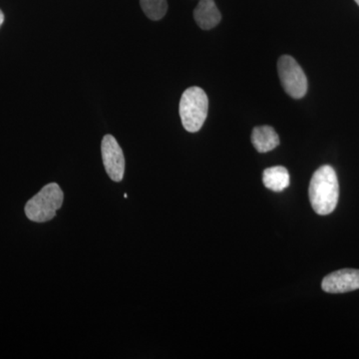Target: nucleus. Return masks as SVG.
<instances>
[{
    "label": "nucleus",
    "mask_w": 359,
    "mask_h": 359,
    "mask_svg": "<svg viewBox=\"0 0 359 359\" xmlns=\"http://www.w3.org/2000/svg\"><path fill=\"white\" fill-rule=\"evenodd\" d=\"M309 195L316 214L327 216L334 211L339 203V185L334 168L325 165L314 172L309 183Z\"/></svg>",
    "instance_id": "1"
},
{
    "label": "nucleus",
    "mask_w": 359,
    "mask_h": 359,
    "mask_svg": "<svg viewBox=\"0 0 359 359\" xmlns=\"http://www.w3.org/2000/svg\"><path fill=\"white\" fill-rule=\"evenodd\" d=\"M209 99L200 87H190L180 100L179 113L184 128L191 133L200 131L207 119Z\"/></svg>",
    "instance_id": "2"
},
{
    "label": "nucleus",
    "mask_w": 359,
    "mask_h": 359,
    "mask_svg": "<svg viewBox=\"0 0 359 359\" xmlns=\"http://www.w3.org/2000/svg\"><path fill=\"white\" fill-rule=\"evenodd\" d=\"M63 201L65 195L58 184H48L26 203V217L35 223L51 221L55 218L56 212L62 207Z\"/></svg>",
    "instance_id": "3"
},
{
    "label": "nucleus",
    "mask_w": 359,
    "mask_h": 359,
    "mask_svg": "<svg viewBox=\"0 0 359 359\" xmlns=\"http://www.w3.org/2000/svg\"><path fill=\"white\" fill-rule=\"evenodd\" d=\"M278 77L283 89L290 97L301 99L308 92V78L294 57L283 55L278 61Z\"/></svg>",
    "instance_id": "4"
},
{
    "label": "nucleus",
    "mask_w": 359,
    "mask_h": 359,
    "mask_svg": "<svg viewBox=\"0 0 359 359\" xmlns=\"http://www.w3.org/2000/svg\"><path fill=\"white\" fill-rule=\"evenodd\" d=\"M101 152L104 167L109 178L114 182H121L125 173V158L122 148L112 135H105Z\"/></svg>",
    "instance_id": "5"
},
{
    "label": "nucleus",
    "mask_w": 359,
    "mask_h": 359,
    "mask_svg": "<svg viewBox=\"0 0 359 359\" xmlns=\"http://www.w3.org/2000/svg\"><path fill=\"white\" fill-rule=\"evenodd\" d=\"M321 287L328 294H344L359 290V269H344L325 276Z\"/></svg>",
    "instance_id": "6"
},
{
    "label": "nucleus",
    "mask_w": 359,
    "mask_h": 359,
    "mask_svg": "<svg viewBox=\"0 0 359 359\" xmlns=\"http://www.w3.org/2000/svg\"><path fill=\"white\" fill-rule=\"evenodd\" d=\"M194 18L202 29L210 30L221 22L222 15L215 0H200L194 11Z\"/></svg>",
    "instance_id": "7"
},
{
    "label": "nucleus",
    "mask_w": 359,
    "mask_h": 359,
    "mask_svg": "<svg viewBox=\"0 0 359 359\" xmlns=\"http://www.w3.org/2000/svg\"><path fill=\"white\" fill-rule=\"evenodd\" d=\"M252 143L257 152L268 153L280 145V137L273 127L264 125L252 130Z\"/></svg>",
    "instance_id": "8"
},
{
    "label": "nucleus",
    "mask_w": 359,
    "mask_h": 359,
    "mask_svg": "<svg viewBox=\"0 0 359 359\" xmlns=\"http://www.w3.org/2000/svg\"><path fill=\"white\" fill-rule=\"evenodd\" d=\"M263 183L273 192H282L290 186L289 171L283 166L268 168L263 173Z\"/></svg>",
    "instance_id": "9"
},
{
    "label": "nucleus",
    "mask_w": 359,
    "mask_h": 359,
    "mask_svg": "<svg viewBox=\"0 0 359 359\" xmlns=\"http://www.w3.org/2000/svg\"><path fill=\"white\" fill-rule=\"evenodd\" d=\"M142 11L151 20H161L166 15L167 0H140Z\"/></svg>",
    "instance_id": "10"
},
{
    "label": "nucleus",
    "mask_w": 359,
    "mask_h": 359,
    "mask_svg": "<svg viewBox=\"0 0 359 359\" xmlns=\"http://www.w3.org/2000/svg\"><path fill=\"white\" fill-rule=\"evenodd\" d=\"M4 22V14L2 13L1 9H0V27H1L2 23Z\"/></svg>",
    "instance_id": "11"
},
{
    "label": "nucleus",
    "mask_w": 359,
    "mask_h": 359,
    "mask_svg": "<svg viewBox=\"0 0 359 359\" xmlns=\"http://www.w3.org/2000/svg\"><path fill=\"white\" fill-rule=\"evenodd\" d=\"M355 2H356V4H358V6H359V0H355Z\"/></svg>",
    "instance_id": "12"
}]
</instances>
